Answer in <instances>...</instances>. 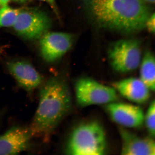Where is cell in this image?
Segmentation results:
<instances>
[{"instance_id":"8fae6325","label":"cell","mask_w":155,"mask_h":155,"mask_svg":"<svg viewBox=\"0 0 155 155\" xmlns=\"http://www.w3.org/2000/svg\"><path fill=\"white\" fill-rule=\"evenodd\" d=\"M119 134L121 154L155 155V140L153 137H141L122 127Z\"/></svg>"},{"instance_id":"52a82bcc","label":"cell","mask_w":155,"mask_h":155,"mask_svg":"<svg viewBox=\"0 0 155 155\" xmlns=\"http://www.w3.org/2000/svg\"><path fill=\"white\" fill-rule=\"evenodd\" d=\"M104 105L107 114L112 121L126 129L138 128L144 125V113L138 104L119 102Z\"/></svg>"},{"instance_id":"9a60e30c","label":"cell","mask_w":155,"mask_h":155,"mask_svg":"<svg viewBox=\"0 0 155 155\" xmlns=\"http://www.w3.org/2000/svg\"><path fill=\"white\" fill-rule=\"evenodd\" d=\"M144 125L150 136L155 137V98L144 113Z\"/></svg>"},{"instance_id":"9c48e42d","label":"cell","mask_w":155,"mask_h":155,"mask_svg":"<svg viewBox=\"0 0 155 155\" xmlns=\"http://www.w3.org/2000/svg\"><path fill=\"white\" fill-rule=\"evenodd\" d=\"M10 73L19 86L31 92L41 84L42 78L31 64L25 61H12L7 63Z\"/></svg>"},{"instance_id":"7a4b0ae2","label":"cell","mask_w":155,"mask_h":155,"mask_svg":"<svg viewBox=\"0 0 155 155\" xmlns=\"http://www.w3.org/2000/svg\"><path fill=\"white\" fill-rule=\"evenodd\" d=\"M39 95L38 108L29 129L32 137L47 141L70 110L72 99L66 82L57 77L46 81Z\"/></svg>"},{"instance_id":"30bf717a","label":"cell","mask_w":155,"mask_h":155,"mask_svg":"<svg viewBox=\"0 0 155 155\" xmlns=\"http://www.w3.org/2000/svg\"><path fill=\"white\" fill-rule=\"evenodd\" d=\"M30 129L11 127L0 135V155H17L28 148L32 137Z\"/></svg>"},{"instance_id":"ba28073f","label":"cell","mask_w":155,"mask_h":155,"mask_svg":"<svg viewBox=\"0 0 155 155\" xmlns=\"http://www.w3.org/2000/svg\"><path fill=\"white\" fill-rule=\"evenodd\" d=\"M73 37L67 33L48 32L40 38L41 53L48 62H53L64 55L71 47Z\"/></svg>"},{"instance_id":"277c9868","label":"cell","mask_w":155,"mask_h":155,"mask_svg":"<svg viewBox=\"0 0 155 155\" xmlns=\"http://www.w3.org/2000/svg\"><path fill=\"white\" fill-rule=\"evenodd\" d=\"M141 44L133 39H124L112 43L107 51L110 66L118 73L132 72L139 68L142 58Z\"/></svg>"},{"instance_id":"44dd1931","label":"cell","mask_w":155,"mask_h":155,"mask_svg":"<svg viewBox=\"0 0 155 155\" xmlns=\"http://www.w3.org/2000/svg\"><path fill=\"white\" fill-rule=\"evenodd\" d=\"M2 50L1 48H0V56H1L2 55Z\"/></svg>"},{"instance_id":"6da1fadb","label":"cell","mask_w":155,"mask_h":155,"mask_svg":"<svg viewBox=\"0 0 155 155\" xmlns=\"http://www.w3.org/2000/svg\"><path fill=\"white\" fill-rule=\"evenodd\" d=\"M87 14L98 26L125 34L145 28L150 15L143 0H80Z\"/></svg>"},{"instance_id":"3957f363","label":"cell","mask_w":155,"mask_h":155,"mask_svg":"<svg viewBox=\"0 0 155 155\" xmlns=\"http://www.w3.org/2000/svg\"><path fill=\"white\" fill-rule=\"evenodd\" d=\"M107 141L105 130L98 122L81 124L73 130L68 141L65 152L69 155L105 154Z\"/></svg>"},{"instance_id":"ac0fdd59","label":"cell","mask_w":155,"mask_h":155,"mask_svg":"<svg viewBox=\"0 0 155 155\" xmlns=\"http://www.w3.org/2000/svg\"><path fill=\"white\" fill-rule=\"evenodd\" d=\"M10 0H0V8L8 5Z\"/></svg>"},{"instance_id":"8992f818","label":"cell","mask_w":155,"mask_h":155,"mask_svg":"<svg viewBox=\"0 0 155 155\" xmlns=\"http://www.w3.org/2000/svg\"><path fill=\"white\" fill-rule=\"evenodd\" d=\"M51 21L45 12L40 9L21 8L12 27L18 36L27 40L40 38L48 32Z\"/></svg>"},{"instance_id":"4fadbf2b","label":"cell","mask_w":155,"mask_h":155,"mask_svg":"<svg viewBox=\"0 0 155 155\" xmlns=\"http://www.w3.org/2000/svg\"><path fill=\"white\" fill-rule=\"evenodd\" d=\"M139 78L151 92H155V55L147 51L142 56L139 65Z\"/></svg>"},{"instance_id":"5bb4252c","label":"cell","mask_w":155,"mask_h":155,"mask_svg":"<svg viewBox=\"0 0 155 155\" xmlns=\"http://www.w3.org/2000/svg\"><path fill=\"white\" fill-rule=\"evenodd\" d=\"M20 8H14L6 5L0 8V28L12 27Z\"/></svg>"},{"instance_id":"5b68a950","label":"cell","mask_w":155,"mask_h":155,"mask_svg":"<svg viewBox=\"0 0 155 155\" xmlns=\"http://www.w3.org/2000/svg\"><path fill=\"white\" fill-rule=\"evenodd\" d=\"M78 104L81 107L104 105L117 101L119 95L113 87L102 84L90 78L78 79L75 86Z\"/></svg>"},{"instance_id":"e0dca14e","label":"cell","mask_w":155,"mask_h":155,"mask_svg":"<svg viewBox=\"0 0 155 155\" xmlns=\"http://www.w3.org/2000/svg\"><path fill=\"white\" fill-rule=\"evenodd\" d=\"M39 1L45 2L48 3L53 10L56 14L58 15V11L55 0H39Z\"/></svg>"},{"instance_id":"7c38bea8","label":"cell","mask_w":155,"mask_h":155,"mask_svg":"<svg viewBox=\"0 0 155 155\" xmlns=\"http://www.w3.org/2000/svg\"><path fill=\"white\" fill-rule=\"evenodd\" d=\"M118 95L137 104H145L150 99V91L139 78L131 77L116 81L112 84Z\"/></svg>"},{"instance_id":"d6986e66","label":"cell","mask_w":155,"mask_h":155,"mask_svg":"<svg viewBox=\"0 0 155 155\" xmlns=\"http://www.w3.org/2000/svg\"><path fill=\"white\" fill-rule=\"evenodd\" d=\"M13 1L18 3H25L31 1V0H13Z\"/></svg>"},{"instance_id":"2e32d148","label":"cell","mask_w":155,"mask_h":155,"mask_svg":"<svg viewBox=\"0 0 155 155\" xmlns=\"http://www.w3.org/2000/svg\"><path fill=\"white\" fill-rule=\"evenodd\" d=\"M145 28L149 32L155 34V12L149 17L145 24Z\"/></svg>"},{"instance_id":"ffe728a7","label":"cell","mask_w":155,"mask_h":155,"mask_svg":"<svg viewBox=\"0 0 155 155\" xmlns=\"http://www.w3.org/2000/svg\"><path fill=\"white\" fill-rule=\"evenodd\" d=\"M146 2L155 3V0H143Z\"/></svg>"}]
</instances>
